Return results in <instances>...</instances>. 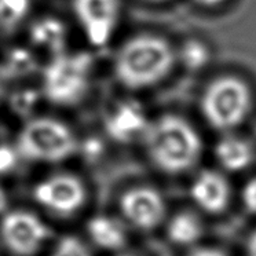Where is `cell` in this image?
<instances>
[{
  "mask_svg": "<svg viewBox=\"0 0 256 256\" xmlns=\"http://www.w3.org/2000/svg\"><path fill=\"white\" fill-rule=\"evenodd\" d=\"M175 64V51L156 34H138L126 40L113 62L114 78L128 90H145L167 78Z\"/></svg>",
  "mask_w": 256,
  "mask_h": 256,
  "instance_id": "6da1fadb",
  "label": "cell"
},
{
  "mask_svg": "<svg viewBox=\"0 0 256 256\" xmlns=\"http://www.w3.org/2000/svg\"><path fill=\"white\" fill-rule=\"evenodd\" d=\"M145 142L152 162L168 174L188 171L200 158L202 144L198 132L184 118L166 114L149 124Z\"/></svg>",
  "mask_w": 256,
  "mask_h": 256,
  "instance_id": "7a4b0ae2",
  "label": "cell"
},
{
  "mask_svg": "<svg viewBox=\"0 0 256 256\" xmlns=\"http://www.w3.org/2000/svg\"><path fill=\"white\" fill-rule=\"evenodd\" d=\"M92 60L88 54L54 56L43 70V94L56 105H76L88 91Z\"/></svg>",
  "mask_w": 256,
  "mask_h": 256,
  "instance_id": "3957f363",
  "label": "cell"
},
{
  "mask_svg": "<svg viewBox=\"0 0 256 256\" xmlns=\"http://www.w3.org/2000/svg\"><path fill=\"white\" fill-rule=\"evenodd\" d=\"M250 87L234 76L214 80L201 98L202 116L210 126L220 131H230L242 124L250 114Z\"/></svg>",
  "mask_w": 256,
  "mask_h": 256,
  "instance_id": "277c9868",
  "label": "cell"
},
{
  "mask_svg": "<svg viewBox=\"0 0 256 256\" xmlns=\"http://www.w3.org/2000/svg\"><path fill=\"white\" fill-rule=\"evenodd\" d=\"M18 149L24 156L38 162H62L76 149L73 132L64 122L51 117L28 122L18 135Z\"/></svg>",
  "mask_w": 256,
  "mask_h": 256,
  "instance_id": "5b68a950",
  "label": "cell"
},
{
  "mask_svg": "<svg viewBox=\"0 0 256 256\" xmlns=\"http://www.w3.org/2000/svg\"><path fill=\"white\" fill-rule=\"evenodd\" d=\"M72 8L90 44L104 47L110 42L120 20V0H73Z\"/></svg>",
  "mask_w": 256,
  "mask_h": 256,
  "instance_id": "8992f818",
  "label": "cell"
},
{
  "mask_svg": "<svg viewBox=\"0 0 256 256\" xmlns=\"http://www.w3.org/2000/svg\"><path fill=\"white\" fill-rule=\"evenodd\" d=\"M4 244L18 256H32L50 237V230L40 219L28 212L8 214L0 226Z\"/></svg>",
  "mask_w": 256,
  "mask_h": 256,
  "instance_id": "52a82bcc",
  "label": "cell"
},
{
  "mask_svg": "<svg viewBox=\"0 0 256 256\" xmlns=\"http://www.w3.org/2000/svg\"><path fill=\"white\" fill-rule=\"evenodd\" d=\"M34 198L42 206L61 214L78 211L84 204L83 184L72 175H56L34 188Z\"/></svg>",
  "mask_w": 256,
  "mask_h": 256,
  "instance_id": "ba28073f",
  "label": "cell"
},
{
  "mask_svg": "<svg viewBox=\"0 0 256 256\" xmlns=\"http://www.w3.org/2000/svg\"><path fill=\"white\" fill-rule=\"evenodd\" d=\"M120 206L124 216L142 230L157 228L166 212L162 197L150 188H136L127 192L122 197Z\"/></svg>",
  "mask_w": 256,
  "mask_h": 256,
  "instance_id": "9c48e42d",
  "label": "cell"
},
{
  "mask_svg": "<svg viewBox=\"0 0 256 256\" xmlns=\"http://www.w3.org/2000/svg\"><path fill=\"white\" fill-rule=\"evenodd\" d=\"M105 127L113 140L130 142L140 135H145L149 122L140 104L134 100H122L108 113Z\"/></svg>",
  "mask_w": 256,
  "mask_h": 256,
  "instance_id": "30bf717a",
  "label": "cell"
},
{
  "mask_svg": "<svg viewBox=\"0 0 256 256\" xmlns=\"http://www.w3.org/2000/svg\"><path fill=\"white\" fill-rule=\"evenodd\" d=\"M190 194L201 210L218 214L228 206L230 186L228 179L216 171H202L193 180Z\"/></svg>",
  "mask_w": 256,
  "mask_h": 256,
  "instance_id": "8fae6325",
  "label": "cell"
},
{
  "mask_svg": "<svg viewBox=\"0 0 256 256\" xmlns=\"http://www.w3.org/2000/svg\"><path fill=\"white\" fill-rule=\"evenodd\" d=\"M215 157L226 171L240 172L254 162V148L237 135H226L215 146Z\"/></svg>",
  "mask_w": 256,
  "mask_h": 256,
  "instance_id": "7c38bea8",
  "label": "cell"
},
{
  "mask_svg": "<svg viewBox=\"0 0 256 256\" xmlns=\"http://www.w3.org/2000/svg\"><path fill=\"white\" fill-rule=\"evenodd\" d=\"M66 29L64 24L54 18H44L34 24L30 40L36 47H42L52 52V56L64 52Z\"/></svg>",
  "mask_w": 256,
  "mask_h": 256,
  "instance_id": "4fadbf2b",
  "label": "cell"
},
{
  "mask_svg": "<svg viewBox=\"0 0 256 256\" xmlns=\"http://www.w3.org/2000/svg\"><path fill=\"white\" fill-rule=\"evenodd\" d=\"M88 234L95 244L105 250H118L126 242V233L122 224L110 218L98 216L88 223Z\"/></svg>",
  "mask_w": 256,
  "mask_h": 256,
  "instance_id": "5bb4252c",
  "label": "cell"
},
{
  "mask_svg": "<svg viewBox=\"0 0 256 256\" xmlns=\"http://www.w3.org/2000/svg\"><path fill=\"white\" fill-rule=\"evenodd\" d=\"M167 233L170 240L175 244H193L202 234V223L194 214L180 212L170 220Z\"/></svg>",
  "mask_w": 256,
  "mask_h": 256,
  "instance_id": "9a60e30c",
  "label": "cell"
},
{
  "mask_svg": "<svg viewBox=\"0 0 256 256\" xmlns=\"http://www.w3.org/2000/svg\"><path fill=\"white\" fill-rule=\"evenodd\" d=\"M30 0H0V28L12 30L26 20Z\"/></svg>",
  "mask_w": 256,
  "mask_h": 256,
  "instance_id": "2e32d148",
  "label": "cell"
},
{
  "mask_svg": "<svg viewBox=\"0 0 256 256\" xmlns=\"http://www.w3.org/2000/svg\"><path fill=\"white\" fill-rule=\"evenodd\" d=\"M180 60L189 69H201L210 61V50L201 42H188L182 47Z\"/></svg>",
  "mask_w": 256,
  "mask_h": 256,
  "instance_id": "e0dca14e",
  "label": "cell"
},
{
  "mask_svg": "<svg viewBox=\"0 0 256 256\" xmlns=\"http://www.w3.org/2000/svg\"><path fill=\"white\" fill-rule=\"evenodd\" d=\"M52 256H90V254L82 241L73 237H66L58 244Z\"/></svg>",
  "mask_w": 256,
  "mask_h": 256,
  "instance_id": "ac0fdd59",
  "label": "cell"
},
{
  "mask_svg": "<svg viewBox=\"0 0 256 256\" xmlns=\"http://www.w3.org/2000/svg\"><path fill=\"white\" fill-rule=\"evenodd\" d=\"M29 54L28 52H25V51L20 50L17 51V52H14V54H12V56H10V61H7V66H8V70L12 73H25L28 72L29 69L32 68V58H29V60H26V61H24L22 60H25L26 56H28Z\"/></svg>",
  "mask_w": 256,
  "mask_h": 256,
  "instance_id": "d6986e66",
  "label": "cell"
},
{
  "mask_svg": "<svg viewBox=\"0 0 256 256\" xmlns=\"http://www.w3.org/2000/svg\"><path fill=\"white\" fill-rule=\"evenodd\" d=\"M242 202L245 208L256 215V178L250 179L242 189Z\"/></svg>",
  "mask_w": 256,
  "mask_h": 256,
  "instance_id": "ffe728a7",
  "label": "cell"
},
{
  "mask_svg": "<svg viewBox=\"0 0 256 256\" xmlns=\"http://www.w3.org/2000/svg\"><path fill=\"white\" fill-rule=\"evenodd\" d=\"M14 164H16V153L7 146H0V174L12 170Z\"/></svg>",
  "mask_w": 256,
  "mask_h": 256,
  "instance_id": "44dd1931",
  "label": "cell"
},
{
  "mask_svg": "<svg viewBox=\"0 0 256 256\" xmlns=\"http://www.w3.org/2000/svg\"><path fill=\"white\" fill-rule=\"evenodd\" d=\"M189 256H228L224 252L215 248H200V250H193Z\"/></svg>",
  "mask_w": 256,
  "mask_h": 256,
  "instance_id": "7402d4cb",
  "label": "cell"
},
{
  "mask_svg": "<svg viewBox=\"0 0 256 256\" xmlns=\"http://www.w3.org/2000/svg\"><path fill=\"white\" fill-rule=\"evenodd\" d=\"M246 256H256V230L248 240L246 245Z\"/></svg>",
  "mask_w": 256,
  "mask_h": 256,
  "instance_id": "603a6c76",
  "label": "cell"
},
{
  "mask_svg": "<svg viewBox=\"0 0 256 256\" xmlns=\"http://www.w3.org/2000/svg\"><path fill=\"white\" fill-rule=\"evenodd\" d=\"M198 4L201 6H206V7H214L218 6V4H222L223 2H226V0H196Z\"/></svg>",
  "mask_w": 256,
  "mask_h": 256,
  "instance_id": "cb8c5ba5",
  "label": "cell"
},
{
  "mask_svg": "<svg viewBox=\"0 0 256 256\" xmlns=\"http://www.w3.org/2000/svg\"><path fill=\"white\" fill-rule=\"evenodd\" d=\"M6 204H7V196L6 193H4V190L0 188V212L6 208Z\"/></svg>",
  "mask_w": 256,
  "mask_h": 256,
  "instance_id": "d4e9b609",
  "label": "cell"
},
{
  "mask_svg": "<svg viewBox=\"0 0 256 256\" xmlns=\"http://www.w3.org/2000/svg\"><path fill=\"white\" fill-rule=\"evenodd\" d=\"M148 2H152V3H164L167 0H148Z\"/></svg>",
  "mask_w": 256,
  "mask_h": 256,
  "instance_id": "484cf974",
  "label": "cell"
}]
</instances>
